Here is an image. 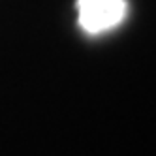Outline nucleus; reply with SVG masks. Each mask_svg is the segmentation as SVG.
<instances>
[{"label": "nucleus", "instance_id": "obj_1", "mask_svg": "<svg viewBox=\"0 0 156 156\" xmlns=\"http://www.w3.org/2000/svg\"><path fill=\"white\" fill-rule=\"evenodd\" d=\"M126 0H77V23L90 36L113 30L126 19Z\"/></svg>", "mask_w": 156, "mask_h": 156}]
</instances>
